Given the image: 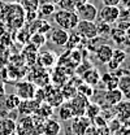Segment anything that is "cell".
Returning a JSON list of instances; mask_svg holds the SVG:
<instances>
[{"label":"cell","instance_id":"35","mask_svg":"<svg viewBox=\"0 0 130 135\" xmlns=\"http://www.w3.org/2000/svg\"><path fill=\"white\" fill-rule=\"evenodd\" d=\"M120 4L126 8V9H130V0H120Z\"/></svg>","mask_w":130,"mask_h":135},{"label":"cell","instance_id":"10","mask_svg":"<svg viewBox=\"0 0 130 135\" xmlns=\"http://www.w3.org/2000/svg\"><path fill=\"white\" fill-rule=\"evenodd\" d=\"M113 113L116 114L117 119L121 123H124L126 119H129L130 118V100L122 99L120 103H117L113 107Z\"/></svg>","mask_w":130,"mask_h":135},{"label":"cell","instance_id":"26","mask_svg":"<svg viewBox=\"0 0 130 135\" xmlns=\"http://www.w3.org/2000/svg\"><path fill=\"white\" fill-rule=\"evenodd\" d=\"M21 103V99L17 96L16 94H12V95H8L4 100V107L8 109V110H16L18 104Z\"/></svg>","mask_w":130,"mask_h":135},{"label":"cell","instance_id":"27","mask_svg":"<svg viewBox=\"0 0 130 135\" xmlns=\"http://www.w3.org/2000/svg\"><path fill=\"white\" fill-rule=\"evenodd\" d=\"M81 42H82V38L74 31V33L69 34V36H68V42H66L65 47H66L69 51H73L78 44H80V43H81Z\"/></svg>","mask_w":130,"mask_h":135},{"label":"cell","instance_id":"8","mask_svg":"<svg viewBox=\"0 0 130 135\" xmlns=\"http://www.w3.org/2000/svg\"><path fill=\"white\" fill-rule=\"evenodd\" d=\"M69 104L73 109V113H74V117H78V116H83L85 114V110H86V107L89 104V98L83 96L82 94L77 92L70 100Z\"/></svg>","mask_w":130,"mask_h":135},{"label":"cell","instance_id":"25","mask_svg":"<svg viewBox=\"0 0 130 135\" xmlns=\"http://www.w3.org/2000/svg\"><path fill=\"white\" fill-rule=\"evenodd\" d=\"M46 35L42 33H34L30 36V46H32L35 50H39L42 46H44V43H46Z\"/></svg>","mask_w":130,"mask_h":135},{"label":"cell","instance_id":"1","mask_svg":"<svg viewBox=\"0 0 130 135\" xmlns=\"http://www.w3.org/2000/svg\"><path fill=\"white\" fill-rule=\"evenodd\" d=\"M55 17V22L59 25L60 29L66 30V31H70V30H74L80 18L77 16L76 12H69V11H57L53 13Z\"/></svg>","mask_w":130,"mask_h":135},{"label":"cell","instance_id":"13","mask_svg":"<svg viewBox=\"0 0 130 135\" xmlns=\"http://www.w3.org/2000/svg\"><path fill=\"white\" fill-rule=\"evenodd\" d=\"M117 88L121 91L125 100H130V71H124V74L118 75Z\"/></svg>","mask_w":130,"mask_h":135},{"label":"cell","instance_id":"28","mask_svg":"<svg viewBox=\"0 0 130 135\" xmlns=\"http://www.w3.org/2000/svg\"><path fill=\"white\" fill-rule=\"evenodd\" d=\"M38 13L42 15V16H51V15H53L55 13V4L48 3V1H44L43 4H39Z\"/></svg>","mask_w":130,"mask_h":135},{"label":"cell","instance_id":"29","mask_svg":"<svg viewBox=\"0 0 130 135\" xmlns=\"http://www.w3.org/2000/svg\"><path fill=\"white\" fill-rule=\"evenodd\" d=\"M61 94L64 96V100H70L77 94V87H74V84L65 83L64 87L61 88Z\"/></svg>","mask_w":130,"mask_h":135},{"label":"cell","instance_id":"9","mask_svg":"<svg viewBox=\"0 0 130 135\" xmlns=\"http://www.w3.org/2000/svg\"><path fill=\"white\" fill-rule=\"evenodd\" d=\"M72 131L74 135H86L87 129L91 125V119L86 117V116H78V117L72 118Z\"/></svg>","mask_w":130,"mask_h":135},{"label":"cell","instance_id":"31","mask_svg":"<svg viewBox=\"0 0 130 135\" xmlns=\"http://www.w3.org/2000/svg\"><path fill=\"white\" fill-rule=\"evenodd\" d=\"M59 7L61 11H69V12H76V1L74 0H59L57 1Z\"/></svg>","mask_w":130,"mask_h":135},{"label":"cell","instance_id":"36","mask_svg":"<svg viewBox=\"0 0 130 135\" xmlns=\"http://www.w3.org/2000/svg\"><path fill=\"white\" fill-rule=\"evenodd\" d=\"M74 1H76V5L78 7V5H82V4H85V3H87L89 0H74ZM77 7H76V8H77Z\"/></svg>","mask_w":130,"mask_h":135},{"label":"cell","instance_id":"33","mask_svg":"<svg viewBox=\"0 0 130 135\" xmlns=\"http://www.w3.org/2000/svg\"><path fill=\"white\" fill-rule=\"evenodd\" d=\"M39 0H25L22 1V8L29 12V11H38V7H39Z\"/></svg>","mask_w":130,"mask_h":135},{"label":"cell","instance_id":"7","mask_svg":"<svg viewBox=\"0 0 130 135\" xmlns=\"http://www.w3.org/2000/svg\"><path fill=\"white\" fill-rule=\"evenodd\" d=\"M76 13H77L78 18L82 20V21H92V22H95V20L98 17V9L94 4L87 1V3H85L82 5H78L76 8Z\"/></svg>","mask_w":130,"mask_h":135},{"label":"cell","instance_id":"12","mask_svg":"<svg viewBox=\"0 0 130 135\" xmlns=\"http://www.w3.org/2000/svg\"><path fill=\"white\" fill-rule=\"evenodd\" d=\"M40 103H38L34 99H29V100H21V103L18 104L17 107V110H18V114L21 116H31L32 113L38 109Z\"/></svg>","mask_w":130,"mask_h":135},{"label":"cell","instance_id":"17","mask_svg":"<svg viewBox=\"0 0 130 135\" xmlns=\"http://www.w3.org/2000/svg\"><path fill=\"white\" fill-rule=\"evenodd\" d=\"M61 133V125L53 119L48 118L43 122V134L44 135H59Z\"/></svg>","mask_w":130,"mask_h":135},{"label":"cell","instance_id":"3","mask_svg":"<svg viewBox=\"0 0 130 135\" xmlns=\"http://www.w3.org/2000/svg\"><path fill=\"white\" fill-rule=\"evenodd\" d=\"M17 135H35V121L31 116H22L16 119Z\"/></svg>","mask_w":130,"mask_h":135},{"label":"cell","instance_id":"16","mask_svg":"<svg viewBox=\"0 0 130 135\" xmlns=\"http://www.w3.org/2000/svg\"><path fill=\"white\" fill-rule=\"evenodd\" d=\"M51 42L57 46V47H65L66 42H68V36H69V33L66 30H63V29H53L51 30Z\"/></svg>","mask_w":130,"mask_h":135},{"label":"cell","instance_id":"5","mask_svg":"<svg viewBox=\"0 0 130 135\" xmlns=\"http://www.w3.org/2000/svg\"><path fill=\"white\" fill-rule=\"evenodd\" d=\"M96 18H99V21H101V22H105V23L112 25L116 21L120 20V9H118V7L104 5L100 11H98Z\"/></svg>","mask_w":130,"mask_h":135},{"label":"cell","instance_id":"14","mask_svg":"<svg viewBox=\"0 0 130 135\" xmlns=\"http://www.w3.org/2000/svg\"><path fill=\"white\" fill-rule=\"evenodd\" d=\"M36 62L40 68H52L56 64V55L52 51H46V52L38 53Z\"/></svg>","mask_w":130,"mask_h":135},{"label":"cell","instance_id":"24","mask_svg":"<svg viewBox=\"0 0 130 135\" xmlns=\"http://www.w3.org/2000/svg\"><path fill=\"white\" fill-rule=\"evenodd\" d=\"M100 112H101V107L98 103H89L87 107H86V110H85V114L83 116H86L89 119L92 121L94 118L100 114Z\"/></svg>","mask_w":130,"mask_h":135},{"label":"cell","instance_id":"38","mask_svg":"<svg viewBox=\"0 0 130 135\" xmlns=\"http://www.w3.org/2000/svg\"><path fill=\"white\" fill-rule=\"evenodd\" d=\"M46 1H48V3H52V4H57V1H59V0H46Z\"/></svg>","mask_w":130,"mask_h":135},{"label":"cell","instance_id":"6","mask_svg":"<svg viewBox=\"0 0 130 135\" xmlns=\"http://www.w3.org/2000/svg\"><path fill=\"white\" fill-rule=\"evenodd\" d=\"M35 91H36V86L30 81H21L16 84V95L21 100L34 99Z\"/></svg>","mask_w":130,"mask_h":135},{"label":"cell","instance_id":"2","mask_svg":"<svg viewBox=\"0 0 130 135\" xmlns=\"http://www.w3.org/2000/svg\"><path fill=\"white\" fill-rule=\"evenodd\" d=\"M76 33L81 36L82 39H94L98 36L96 23L92 21H82L80 20L77 26H76Z\"/></svg>","mask_w":130,"mask_h":135},{"label":"cell","instance_id":"4","mask_svg":"<svg viewBox=\"0 0 130 135\" xmlns=\"http://www.w3.org/2000/svg\"><path fill=\"white\" fill-rule=\"evenodd\" d=\"M44 88V94H46V98L44 101L48 103L52 108H56V107H60L63 103H64V96L61 94V90L57 88V87H53V86H46L43 87Z\"/></svg>","mask_w":130,"mask_h":135},{"label":"cell","instance_id":"39","mask_svg":"<svg viewBox=\"0 0 130 135\" xmlns=\"http://www.w3.org/2000/svg\"><path fill=\"white\" fill-rule=\"evenodd\" d=\"M12 135H17V134H16V133H15V134H12Z\"/></svg>","mask_w":130,"mask_h":135},{"label":"cell","instance_id":"11","mask_svg":"<svg viewBox=\"0 0 130 135\" xmlns=\"http://www.w3.org/2000/svg\"><path fill=\"white\" fill-rule=\"evenodd\" d=\"M125 60H126V52L125 51L113 50L111 60L107 62V66L109 69V71H116L117 69H120V66L125 62Z\"/></svg>","mask_w":130,"mask_h":135},{"label":"cell","instance_id":"23","mask_svg":"<svg viewBox=\"0 0 130 135\" xmlns=\"http://www.w3.org/2000/svg\"><path fill=\"white\" fill-rule=\"evenodd\" d=\"M59 117H60V119H63V121H69V119H72V118L74 117L73 109H72V107H70V104H69L68 100L64 101L59 107Z\"/></svg>","mask_w":130,"mask_h":135},{"label":"cell","instance_id":"18","mask_svg":"<svg viewBox=\"0 0 130 135\" xmlns=\"http://www.w3.org/2000/svg\"><path fill=\"white\" fill-rule=\"evenodd\" d=\"M96 59L101 62V64H107L111 57H112V53H113V48L109 46V44H101L96 48Z\"/></svg>","mask_w":130,"mask_h":135},{"label":"cell","instance_id":"34","mask_svg":"<svg viewBox=\"0 0 130 135\" xmlns=\"http://www.w3.org/2000/svg\"><path fill=\"white\" fill-rule=\"evenodd\" d=\"M104 5H108V7H117L120 4V0H101Z\"/></svg>","mask_w":130,"mask_h":135},{"label":"cell","instance_id":"32","mask_svg":"<svg viewBox=\"0 0 130 135\" xmlns=\"http://www.w3.org/2000/svg\"><path fill=\"white\" fill-rule=\"evenodd\" d=\"M96 30H98V35L104 36V35H109L111 34L112 27H111L109 23H105V22H101L100 21L99 23H96Z\"/></svg>","mask_w":130,"mask_h":135},{"label":"cell","instance_id":"21","mask_svg":"<svg viewBox=\"0 0 130 135\" xmlns=\"http://www.w3.org/2000/svg\"><path fill=\"white\" fill-rule=\"evenodd\" d=\"M100 81L104 83L105 90H114V88H117V84H118V77L113 71H108V73L100 75Z\"/></svg>","mask_w":130,"mask_h":135},{"label":"cell","instance_id":"22","mask_svg":"<svg viewBox=\"0 0 130 135\" xmlns=\"http://www.w3.org/2000/svg\"><path fill=\"white\" fill-rule=\"evenodd\" d=\"M52 112H53V108H52V107L49 105L48 103L43 101V103H40V104H39L38 109H36V110H35V112H34L32 114L46 121V119L51 118V114H52Z\"/></svg>","mask_w":130,"mask_h":135},{"label":"cell","instance_id":"37","mask_svg":"<svg viewBox=\"0 0 130 135\" xmlns=\"http://www.w3.org/2000/svg\"><path fill=\"white\" fill-rule=\"evenodd\" d=\"M124 123H125V127H126L128 130H130V118H129V119H126Z\"/></svg>","mask_w":130,"mask_h":135},{"label":"cell","instance_id":"40","mask_svg":"<svg viewBox=\"0 0 130 135\" xmlns=\"http://www.w3.org/2000/svg\"><path fill=\"white\" fill-rule=\"evenodd\" d=\"M22 1H25V0H22Z\"/></svg>","mask_w":130,"mask_h":135},{"label":"cell","instance_id":"15","mask_svg":"<svg viewBox=\"0 0 130 135\" xmlns=\"http://www.w3.org/2000/svg\"><path fill=\"white\" fill-rule=\"evenodd\" d=\"M82 82L91 86V87H94L98 83H100V73H99V70L94 66L87 69L83 73V75H82Z\"/></svg>","mask_w":130,"mask_h":135},{"label":"cell","instance_id":"20","mask_svg":"<svg viewBox=\"0 0 130 135\" xmlns=\"http://www.w3.org/2000/svg\"><path fill=\"white\" fill-rule=\"evenodd\" d=\"M104 101L108 104V105H111V107H114L117 103H120V101L124 99V96H122V94H121V91L118 90V88H114V90H107L105 92H104Z\"/></svg>","mask_w":130,"mask_h":135},{"label":"cell","instance_id":"30","mask_svg":"<svg viewBox=\"0 0 130 135\" xmlns=\"http://www.w3.org/2000/svg\"><path fill=\"white\" fill-rule=\"evenodd\" d=\"M77 92L82 94V95L86 96V98H91V96L94 95V87H91V86H89V84L81 82V83L77 86Z\"/></svg>","mask_w":130,"mask_h":135},{"label":"cell","instance_id":"19","mask_svg":"<svg viewBox=\"0 0 130 135\" xmlns=\"http://www.w3.org/2000/svg\"><path fill=\"white\" fill-rule=\"evenodd\" d=\"M16 133V121L12 118H0V135H12Z\"/></svg>","mask_w":130,"mask_h":135}]
</instances>
